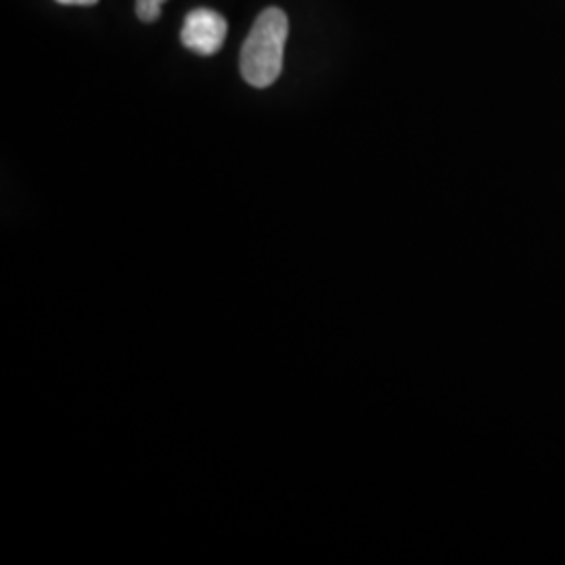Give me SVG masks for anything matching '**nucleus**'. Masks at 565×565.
<instances>
[{
    "instance_id": "f257e3e1",
    "label": "nucleus",
    "mask_w": 565,
    "mask_h": 565,
    "mask_svg": "<svg viewBox=\"0 0 565 565\" xmlns=\"http://www.w3.org/2000/svg\"><path fill=\"white\" fill-rule=\"evenodd\" d=\"M289 20L285 11L270 7L260 13L242 49L243 81L254 88H268L281 76Z\"/></svg>"
},
{
    "instance_id": "f03ea898",
    "label": "nucleus",
    "mask_w": 565,
    "mask_h": 565,
    "mask_svg": "<svg viewBox=\"0 0 565 565\" xmlns=\"http://www.w3.org/2000/svg\"><path fill=\"white\" fill-rule=\"evenodd\" d=\"M228 23L212 9H195L186 15L182 25L181 42L189 51L210 57L223 49Z\"/></svg>"
},
{
    "instance_id": "7ed1b4c3",
    "label": "nucleus",
    "mask_w": 565,
    "mask_h": 565,
    "mask_svg": "<svg viewBox=\"0 0 565 565\" xmlns=\"http://www.w3.org/2000/svg\"><path fill=\"white\" fill-rule=\"evenodd\" d=\"M163 2L166 0H137V18L145 23L160 20Z\"/></svg>"
},
{
    "instance_id": "20e7f679",
    "label": "nucleus",
    "mask_w": 565,
    "mask_h": 565,
    "mask_svg": "<svg viewBox=\"0 0 565 565\" xmlns=\"http://www.w3.org/2000/svg\"><path fill=\"white\" fill-rule=\"evenodd\" d=\"M60 4H67V7H93L99 0H57Z\"/></svg>"
}]
</instances>
